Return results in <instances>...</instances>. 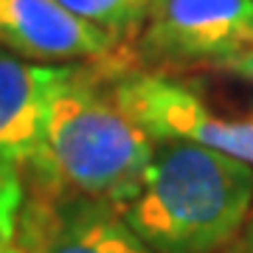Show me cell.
Listing matches in <instances>:
<instances>
[{
  "label": "cell",
  "mask_w": 253,
  "mask_h": 253,
  "mask_svg": "<svg viewBox=\"0 0 253 253\" xmlns=\"http://www.w3.org/2000/svg\"><path fill=\"white\" fill-rule=\"evenodd\" d=\"M217 71L234 76V79H242L248 87L253 90V51L245 56H236V59H228V62L217 65Z\"/></svg>",
  "instance_id": "10"
},
{
  "label": "cell",
  "mask_w": 253,
  "mask_h": 253,
  "mask_svg": "<svg viewBox=\"0 0 253 253\" xmlns=\"http://www.w3.org/2000/svg\"><path fill=\"white\" fill-rule=\"evenodd\" d=\"M155 3H158V0H155Z\"/></svg>",
  "instance_id": "12"
},
{
  "label": "cell",
  "mask_w": 253,
  "mask_h": 253,
  "mask_svg": "<svg viewBox=\"0 0 253 253\" xmlns=\"http://www.w3.org/2000/svg\"><path fill=\"white\" fill-rule=\"evenodd\" d=\"M20 242L23 253H152L116 206L28 183Z\"/></svg>",
  "instance_id": "5"
},
{
  "label": "cell",
  "mask_w": 253,
  "mask_h": 253,
  "mask_svg": "<svg viewBox=\"0 0 253 253\" xmlns=\"http://www.w3.org/2000/svg\"><path fill=\"white\" fill-rule=\"evenodd\" d=\"M0 45L37 65L116 59L124 40L71 14L56 0H0Z\"/></svg>",
  "instance_id": "6"
},
{
  "label": "cell",
  "mask_w": 253,
  "mask_h": 253,
  "mask_svg": "<svg viewBox=\"0 0 253 253\" xmlns=\"http://www.w3.org/2000/svg\"><path fill=\"white\" fill-rule=\"evenodd\" d=\"M26 208V172L0 166V253H23L20 225Z\"/></svg>",
  "instance_id": "9"
},
{
  "label": "cell",
  "mask_w": 253,
  "mask_h": 253,
  "mask_svg": "<svg viewBox=\"0 0 253 253\" xmlns=\"http://www.w3.org/2000/svg\"><path fill=\"white\" fill-rule=\"evenodd\" d=\"M110 90L152 141H186L253 166V118L219 116L189 84L155 71H124L116 65Z\"/></svg>",
  "instance_id": "3"
},
{
  "label": "cell",
  "mask_w": 253,
  "mask_h": 253,
  "mask_svg": "<svg viewBox=\"0 0 253 253\" xmlns=\"http://www.w3.org/2000/svg\"><path fill=\"white\" fill-rule=\"evenodd\" d=\"M118 59L62 65L48 93L42 141L26 177L31 186L82 194L121 208L144 180L158 141L116 104Z\"/></svg>",
  "instance_id": "1"
},
{
  "label": "cell",
  "mask_w": 253,
  "mask_h": 253,
  "mask_svg": "<svg viewBox=\"0 0 253 253\" xmlns=\"http://www.w3.org/2000/svg\"><path fill=\"white\" fill-rule=\"evenodd\" d=\"M231 253H253V211H251V217H248V222H245L239 239L231 245Z\"/></svg>",
  "instance_id": "11"
},
{
  "label": "cell",
  "mask_w": 253,
  "mask_h": 253,
  "mask_svg": "<svg viewBox=\"0 0 253 253\" xmlns=\"http://www.w3.org/2000/svg\"><path fill=\"white\" fill-rule=\"evenodd\" d=\"M62 65H37L0 54V166L26 172L34 161L42 124H45L48 93Z\"/></svg>",
  "instance_id": "7"
},
{
  "label": "cell",
  "mask_w": 253,
  "mask_h": 253,
  "mask_svg": "<svg viewBox=\"0 0 253 253\" xmlns=\"http://www.w3.org/2000/svg\"><path fill=\"white\" fill-rule=\"evenodd\" d=\"M152 253H217L253 211V166L186 141H158L138 191L118 208Z\"/></svg>",
  "instance_id": "2"
},
{
  "label": "cell",
  "mask_w": 253,
  "mask_h": 253,
  "mask_svg": "<svg viewBox=\"0 0 253 253\" xmlns=\"http://www.w3.org/2000/svg\"><path fill=\"white\" fill-rule=\"evenodd\" d=\"M253 51V0H158L138 54L146 65H217Z\"/></svg>",
  "instance_id": "4"
},
{
  "label": "cell",
  "mask_w": 253,
  "mask_h": 253,
  "mask_svg": "<svg viewBox=\"0 0 253 253\" xmlns=\"http://www.w3.org/2000/svg\"><path fill=\"white\" fill-rule=\"evenodd\" d=\"M71 14L110 31L118 40H129L144 31L155 0H56Z\"/></svg>",
  "instance_id": "8"
}]
</instances>
